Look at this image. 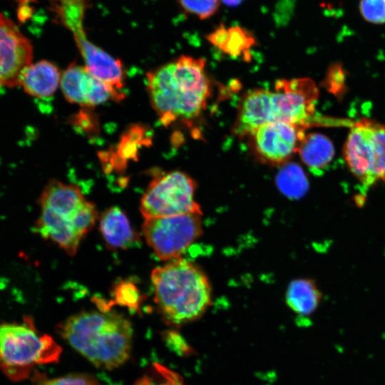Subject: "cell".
<instances>
[{
  "label": "cell",
  "mask_w": 385,
  "mask_h": 385,
  "mask_svg": "<svg viewBox=\"0 0 385 385\" xmlns=\"http://www.w3.org/2000/svg\"><path fill=\"white\" fill-rule=\"evenodd\" d=\"M205 66L202 58L183 55L147 73L151 106L163 125L192 120L205 109L210 91Z\"/></svg>",
  "instance_id": "cell-1"
},
{
  "label": "cell",
  "mask_w": 385,
  "mask_h": 385,
  "mask_svg": "<svg viewBox=\"0 0 385 385\" xmlns=\"http://www.w3.org/2000/svg\"><path fill=\"white\" fill-rule=\"evenodd\" d=\"M59 329L63 339L97 367L117 368L129 358L132 326L110 309L81 312L66 319Z\"/></svg>",
  "instance_id": "cell-2"
},
{
  "label": "cell",
  "mask_w": 385,
  "mask_h": 385,
  "mask_svg": "<svg viewBox=\"0 0 385 385\" xmlns=\"http://www.w3.org/2000/svg\"><path fill=\"white\" fill-rule=\"evenodd\" d=\"M154 300L164 321L180 326L200 318L211 304L212 290L204 272L178 258L151 273Z\"/></svg>",
  "instance_id": "cell-3"
},
{
  "label": "cell",
  "mask_w": 385,
  "mask_h": 385,
  "mask_svg": "<svg viewBox=\"0 0 385 385\" xmlns=\"http://www.w3.org/2000/svg\"><path fill=\"white\" fill-rule=\"evenodd\" d=\"M39 205L36 232L74 255L98 217L95 205L85 198L77 185L57 180H50L44 187Z\"/></svg>",
  "instance_id": "cell-4"
},
{
  "label": "cell",
  "mask_w": 385,
  "mask_h": 385,
  "mask_svg": "<svg viewBox=\"0 0 385 385\" xmlns=\"http://www.w3.org/2000/svg\"><path fill=\"white\" fill-rule=\"evenodd\" d=\"M61 352L52 337L38 332L31 319L0 323V368L11 379H23L34 366L57 361Z\"/></svg>",
  "instance_id": "cell-5"
},
{
  "label": "cell",
  "mask_w": 385,
  "mask_h": 385,
  "mask_svg": "<svg viewBox=\"0 0 385 385\" xmlns=\"http://www.w3.org/2000/svg\"><path fill=\"white\" fill-rule=\"evenodd\" d=\"M344 153L364 192L385 180V125L366 119L351 124Z\"/></svg>",
  "instance_id": "cell-6"
},
{
  "label": "cell",
  "mask_w": 385,
  "mask_h": 385,
  "mask_svg": "<svg viewBox=\"0 0 385 385\" xmlns=\"http://www.w3.org/2000/svg\"><path fill=\"white\" fill-rule=\"evenodd\" d=\"M195 188V182L183 172L157 173L141 198V214L145 219L188 213L202 215L194 199Z\"/></svg>",
  "instance_id": "cell-7"
},
{
  "label": "cell",
  "mask_w": 385,
  "mask_h": 385,
  "mask_svg": "<svg viewBox=\"0 0 385 385\" xmlns=\"http://www.w3.org/2000/svg\"><path fill=\"white\" fill-rule=\"evenodd\" d=\"M200 216L188 213L145 219L143 233L159 259L176 260L201 235Z\"/></svg>",
  "instance_id": "cell-8"
},
{
  "label": "cell",
  "mask_w": 385,
  "mask_h": 385,
  "mask_svg": "<svg viewBox=\"0 0 385 385\" xmlns=\"http://www.w3.org/2000/svg\"><path fill=\"white\" fill-rule=\"evenodd\" d=\"M318 97L315 83L308 78L282 79L270 91V123L284 122L305 128L312 121Z\"/></svg>",
  "instance_id": "cell-9"
},
{
  "label": "cell",
  "mask_w": 385,
  "mask_h": 385,
  "mask_svg": "<svg viewBox=\"0 0 385 385\" xmlns=\"http://www.w3.org/2000/svg\"><path fill=\"white\" fill-rule=\"evenodd\" d=\"M304 128L301 125L274 122L261 126L250 135L259 158L272 165H280L297 151L304 137Z\"/></svg>",
  "instance_id": "cell-10"
},
{
  "label": "cell",
  "mask_w": 385,
  "mask_h": 385,
  "mask_svg": "<svg viewBox=\"0 0 385 385\" xmlns=\"http://www.w3.org/2000/svg\"><path fill=\"white\" fill-rule=\"evenodd\" d=\"M32 58L31 41L0 14V86H19L21 73L31 63Z\"/></svg>",
  "instance_id": "cell-11"
},
{
  "label": "cell",
  "mask_w": 385,
  "mask_h": 385,
  "mask_svg": "<svg viewBox=\"0 0 385 385\" xmlns=\"http://www.w3.org/2000/svg\"><path fill=\"white\" fill-rule=\"evenodd\" d=\"M61 88L66 99L81 106L93 107L122 96L95 77L85 66L71 64L62 73Z\"/></svg>",
  "instance_id": "cell-12"
},
{
  "label": "cell",
  "mask_w": 385,
  "mask_h": 385,
  "mask_svg": "<svg viewBox=\"0 0 385 385\" xmlns=\"http://www.w3.org/2000/svg\"><path fill=\"white\" fill-rule=\"evenodd\" d=\"M73 35L85 61V66L113 91L124 96L120 90L124 86L125 72L120 61L90 41L84 29L73 33Z\"/></svg>",
  "instance_id": "cell-13"
},
{
  "label": "cell",
  "mask_w": 385,
  "mask_h": 385,
  "mask_svg": "<svg viewBox=\"0 0 385 385\" xmlns=\"http://www.w3.org/2000/svg\"><path fill=\"white\" fill-rule=\"evenodd\" d=\"M100 230L111 249H128L139 245L140 235L133 229L127 216L118 207H110L102 214Z\"/></svg>",
  "instance_id": "cell-14"
},
{
  "label": "cell",
  "mask_w": 385,
  "mask_h": 385,
  "mask_svg": "<svg viewBox=\"0 0 385 385\" xmlns=\"http://www.w3.org/2000/svg\"><path fill=\"white\" fill-rule=\"evenodd\" d=\"M61 75L51 62L42 60L26 66L21 73L19 86L31 96L47 98L57 90Z\"/></svg>",
  "instance_id": "cell-15"
},
{
  "label": "cell",
  "mask_w": 385,
  "mask_h": 385,
  "mask_svg": "<svg viewBox=\"0 0 385 385\" xmlns=\"http://www.w3.org/2000/svg\"><path fill=\"white\" fill-rule=\"evenodd\" d=\"M298 152L302 160L314 175L322 174L334 156L333 143L320 133L304 135Z\"/></svg>",
  "instance_id": "cell-16"
},
{
  "label": "cell",
  "mask_w": 385,
  "mask_h": 385,
  "mask_svg": "<svg viewBox=\"0 0 385 385\" xmlns=\"http://www.w3.org/2000/svg\"><path fill=\"white\" fill-rule=\"evenodd\" d=\"M322 293L310 279H297L288 286L286 302L288 307L301 317L312 314L318 307Z\"/></svg>",
  "instance_id": "cell-17"
},
{
  "label": "cell",
  "mask_w": 385,
  "mask_h": 385,
  "mask_svg": "<svg viewBox=\"0 0 385 385\" xmlns=\"http://www.w3.org/2000/svg\"><path fill=\"white\" fill-rule=\"evenodd\" d=\"M90 0H48V9L56 23L73 33L83 29V19Z\"/></svg>",
  "instance_id": "cell-18"
},
{
  "label": "cell",
  "mask_w": 385,
  "mask_h": 385,
  "mask_svg": "<svg viewBox=\"0 0 385 385\" xmlns=\"http://www.w3.org/2000/svg\"><path fill=\"white\" fill-rule=\"evenodd\" d=\"M279 189L287 196L302 197L309 188L307 178L301 167L296 163H287L277 176Z\"/></svg>",
  "instance_id": "cell-19"
},
{
  "label": "cell",
  "mask_w": 385,
  "mask_h": 385,
  "mask_svg": "<svg viewBox=\"0 0 385 385\" xmlns=\"http://www.w3.org/2000/svg\"><path fill=\"white\" fill-rule=\"evenodd\" d=\"M254 34L240 26L228 28V34L225 46L222 50L225 54L231 56H240L255 44Z\"/></svg>",
  "instance_id": "cell-20"
},
{
  "label": "cell",
  "mask_w": 385,
  "mask_h": 385,
  "mask_svg": "<svg viewBox=\"0 0 385 385\" xmlns=\"http://www.w3.org/2000/svg\"><path fill=\"white\" fill-rule=\"evenodd\" d=\"M180 7L187 14L200 20L211 18L217 14L220 0H178Z\"/></svg>",
  "instance_id": "cell-21"
},
{
  "label": "cell",
  "mask_w": 385,
  "mask_h": 385,
  "mask_svg": "<svg viewBox=\"0 0 385 385\" xmlns=\"http://www.w3.org/2000/svg\"><path fill=\"white\" fill-rule=\"evenodd\" d=\"M113 296L115 302L127 307L130 310L138 311L140 304V294L133 283L121 282L113 289Z\"/></svg>",
  "instance_id": "cell-22"
},
{
  "label": "cell",
  "mask_w": 385,
  "mask_h": 385,
  "mask_svg": "<svg viewBox=\"0 0 385 385\" xmlns=\"http://www.w3.org/2000/svg\"><path fill=\"white\" fill-rule=\"evenodd\" d=\"M359 9L365 20L376 24L385 23V0H361Z\"/></svg>",
  "instance_id": "cell-23"
},
{
  "label": "cell",
  "mask_w": 385,
  "mask_h": 385,
  "mask_svg": "<svg viewBox=\"0 0 385 385\" xmlns=\"http://www.w3.org/2000/svg\"><path fill=\"white\" fill-rule=\"evenodd\" d=\"M154 369L157 374V381L145 376L136 385H183L180 375L169 369L158 364H155Z\"/></svg>",
  "instance_id": "cell-24"
},
{
  "label": "cell",
  "mask_w": 385,
  "mask_h": 385,
  "mask_svg": "<svg viewBox=\"0 0 385 385\" xmlns=\"http://www.w3.org/2000/svg\"><path fill=\"white\" fill-rule=\"evenodd\" d=\"M37 385H100V384L93 375L74 374L45 380Z\"/></svg>",
  "instance_id": "cell-25"
},
{
  "label": "cell",
  "mask_w": 385,
  "mask_h": 385,
  "mask_svg": "<svg viewBox=\"0 0 385 385\" xmlns=\"http://www.w3.org/2000/svg\"><path fill=\"white\" fill-rule=\"evenodd\" d=\"M227 34L228 28L223 24H220L212 32L207 34L206 38L209 43L222 51L227 40Z\"/></svg>",
  "instance_id": "cell-26"
},
{
  "label": "cell",
  "mask_w": 385,
  "mask_h": 385,
  "mask_svg": "<svg viewBox=\"0 0 385 385\" xmlns=\"http://www.w3.org/2000/svg\"><path fill=\"white\" fill-rule=\"evenodd\" d=\"M165 339H167L168 344L173 348L174 351L184 354L190 353V347L186 344L185 339L178 333L173 331L168 332Z\"/></svg>",
  "instance_id": "cell-27"
},
{
  "label": "cell",
  "mask_w": 385,
  "mask_h": 385,
  "mask_svg": "<svg viewBox=\"0 0 385 385\" xmlns=\"http://www.w3.org/2000/svg\"><path fill=\"white\" fill-rule=\"evenodd\" d=\"M32 14L31 8L27 5L21 6L19 11V17L21 21L26 20L31 17Z\"/></svg>",
  "instance_id": "cell-28"
},
{
  "label": "cell",
  "mask_w": 385,
  "mask_h": 385,
  "mask_svg": "<svg viewBox=\"0 0 385 385\" xmlns=\"http://www.w3.org/2000/svg\"><path fill=\"white\" fill-rule=\"evenodd\" d=\"M244 0H220L221 3H223L227 6L234 7L240 5Z\"/></svg>",
  "instance_id": "cell-29"
},
{
  "label": "cell",
  "mask_w": 385,
  "mask_h": 385,
  "mask_svg": "<svg viewBox=\"0 0 385 385\" xmlns=\"http://www.w3.org/2000/svg\"><path fill=\"white\" fill-rule=\"evenodd\" d=\"M34 1L35 0H19V4H21V6L26 5L28 3L32 2V1Z\"/></svg>",
  "instance_id": "cell-30"
}]
</instances>
